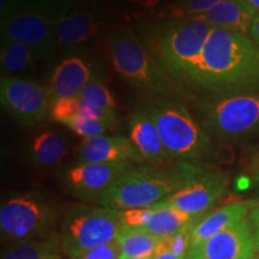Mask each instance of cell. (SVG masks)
<instances>
[{"label": "cell", "instance_id": "6da1fadb", "mask_svg": "<svg viewBox=\"0 0 259 259\" xmlns=\"http://www.w3.org/2000/svg\"><path fill=\"white\" fill-rule=\"evenodd\" d=\"M186 89L211 99L259 90V46L250 35L212 28Z\"/></svg>", "mask_w": 259, "mask_h": 259}, {"label": "cell", "instance_id": "7a4b0ae2", "mask_svg": "<svg viewBox=\"0 0 259 259\" xmlns=\"http://www.w3.org/2000/svg\"><path fill=\"white\" fill-rule=\"evenodd\" d=\"M212 27L200 18H154L134 30L158 66L185 92Z\"/></svg>", "mask_w": 259, "mask_h": 259}, {"label": "cell", "instance_id": "3957f363", "mask_svg": "<svg viewBox=\"0 0 259 259\" xmlns=\"http://www.w3.org/2000/svg\"><path fill=\"white\" fill-rule=\"evenodd\" d=\"M197 169L196 164L186 162H179L173 169H162L155 166L132 167L95 204L118 211L149 208L177 192Z\"/></svg>", "mask_w": 259, "mask_h": 259}, {"label": "cell", "instance_id": "277c9868", "mask_svg": "<svg viewBox=\"0 0 259 259\" xmlns=\"http://www.w3.org/2000/svg\"><path fill=\"white\" fill-rule=\"evenodd\" d=\"M153 118L171 158L191 164L209 163L215 155L211 136L177 99L156 97L142 107Z\"/></svg>", "mask_w": 259, "mask_h": 259}, {"label": "cell", "instance_id": "5b68a950", "mask_svg": "<svg viewBox=\"0 0 259 259\" xmlns=\"http://www.w3.org/2000/svg\"><path fill=\"white\" fill-rule=\"evenodd\" d=\"M113 69L125 82L160 97L176 99L181 90L150 56L134 29L118 28L107 41Z\"/></svg>", "mask_w": 259, "mask_h": 259}, {"label": "cell", "instance_id": "8992f818", "mask_svg": "<svg viewBox=\"0 0 259 259\" xmlns=\"http://www.w3.org/2000/svg\"><path fill=\"white\" fill-rule=\"evenodd\" d=\"M124 229L118 210L74 205L67 210L61 221L63 251L73 259L99 246L116 241Z\"/></svg>", "mask_w": 259, "mask_h": 259}, {"label": "cell", "instance_id": "52a82bcc", "mask_svg": "<svg viewBox=\"0 0 259 259\" xmlns=\"http://www.w3.org/2000/svg\"><path fill=\"white\" fill-rule=\"evenodd\" d=\"M198 111L211 137L236 141L259 134V90L205 100Z\"/></svg>", "mask_w": 259, "mask_h": 259}, {"label": "cell", "instance_id": "ba28073f", "mask_svg": "<svg viewBox=\"0 0 259 259\" xmlns=\"http://www.w3.org/2000/svg\"><path fill=\"white\" fill-rule=\"evenodd\" d=\"M58 220L54 204L37 192L14 194L0 208V233L9 245L52 234Z\"/></svg>", "mask_w": 259, "mask_h": 259}, {"label": "cell", "instance_id": "9c48e42d", "mask_svg": "<svg viewBox=\"0 0 259 259\" xmlns=\"http://www.w3.org/2000/svg\"><path fill=\"white\" fill-rule=\"evenodd\" d=\"M67 10L59 0L25 6L2 19V41H17L31 47L42 59L57 54L56 25Z\"/></svg>", "mask_w": 259, "mask_h": 259}, {"label": "cell", "instance_id": "30bf717a", "mask_svg": "<svg viewBox=\"0 0 259 259\" xmlns=\"http://www.w3.org/2000/svg\"><path fill=\"white\" fill-rule=\"evenodd\" d=\"M228 183L227 174L198 167L185 185L153 206L174 208L190 213L196 219H202L226 193Z\"/></svg>", "mask_w": 259, "mask_h": 259}, {"label": "cell", "instance_id": "8fae6325", "mask_svg": "<svg viewBox=\"0 0 259 259\" xmlns=\"http://www.w3.org/2000/svg\"><path fill=\"white\" fill-rule=\"evenodd\" d=\"M0 101L9 113L25 126H40L51 111L48 88L23 77H2Z\"/></svg>", "mask_w": 259, "mask_h": 259}, {"label": "cell", "instance_id": "7c38bea8", "mask_svg": "<svg viewBox=\"0 0 259 259\" xmlns=\"http://www.w3.org/2000/svg\"><path fill=\"white\" fill-rule=\"evenodd\" d=\"M259 239L248 216L199 244L192 245L186 259H255Z\"/></svg>", "mask_w": 259, "mask_h": 259}, {"label": "cell", "instance_id": "4fadbf2b", "mask_svg": "<svg viewBox=\"0 0 259 259\" xmlns=\"http://www.w3.org/2000/svg\"><path fill=\"white\" fill-rule=\"evenodd\" d=\"M134 164L77 162L61 173V183L70 194L95 203Z\"/></svg>", "mask_w": 259, "mask_h": 259}, {"label": "cell", "instance_id": "5bb4252c", "mask_svg": "<svg viewBox=\"0 0 259 259\" xmlns=\"http://www.w3.org/2000/svg\"><path fill=\"white\" fill-rule=\"evenodd\" d=\"M105 27V16L99 9L66 11L57 21V54L77 56L101 35Z\"/></svg>", "mask_w": 259, "mask_h": 259}, {"label": "cell", "instance_id": "9a60e30c", "mask_svg": "<svg viewBox=\"0 0 259 259\" xmlns=\"http://www.w3.org/2000/svg\"><path fill=\"white\" fill-rule=\"evenodd\" d=\"M94 78L99 77L96 74L95 64L88 58L82 56L64 58L54 67L47 87L52 103L77 97L84 87Z\"/></svg>", "mask_w": 259, "mask_h": 259}, {"label": "cell", "instance_id": "2e32d148", "mask_svg": "<svg viewBox=\"0 0 259 259\" xmlns=\"http://www.w3.org/2000/svg\"><path fill=\"white\" fill-rule=\"evenodd\" d=\"M130 141L137 149L143 162L161 166L173 160L164 148L156 125L142 107L131 113L128 119Z\"/></svg>", "mask_w": 259, "mask_h": 259}, {"label": "cell", "instance_id": "e0dca14e", "mask_svg": "<svg viewBox=\"0 0 259 259\" xmlns=\"http://www.w3.org/2000/svg\"><path fill=\"white\" fill-rule=\"evenodd\" d=\"M78 162L132 163L143 162V160L130 138L122 136H99L82 139L78 148Z\"/></svg>", "mask_w": 259, "mask_h": 259}, {"label": "cell", "instance_id": "ac0fdd59", "mask_svg": "<svg viewBox=\"0 0 259 259\" xmlns=\"http://www.w3.org/2000/svg\"><path fill=\"white\" fill-rule=\"evenodd\" d=\"M257 202L258 199H251L229 203L208 212L193 226L191 232V246L199 244L210 236L218 234L223 229L246 219Z\"/></svg>", "mask_w": 259, "mask_h": 259}, {"label": "cell", "instance_id": "d6986e66", "mask_svg": "<svg viewBox=\"0 0 259 259\" xmlns=\"http://www.w3.org/2000/svg\"><path fill=\"white\" fill-rule=\"evenodd\" d=\"M259 12L246 0H222L200 19L212 28H221L240 34L250 35L252 24Z\"/></svg>", "mask_w": 259, "mask_h": 259}, {"label": "cell", "instance_id": "ffe728a7", "mask_svg": "<svg viewBox=\"0 0 259 259\" xmlns=\"http://www.w3.org/2000/svg\"><path fill=\"white\" fill-rule=\"evenodd\" d=\"M40 56L35 50L17 41H2L0 67L3 77H21L36 69Z\"/></svg>", "mask_w": 259, "mask_h": 259}, {"label": "cell", "instance_id": "44dd1931", "mask_svg": "<svg viewBox=\"0 0 259 259\" xmlns=\"http://www.w3.org/2000/svg\"><path fill=\"white\" fill-rule=\"evenodd\" d=\"M67 142L63 135L56 131H44L31 139V161L40 168H54L63 162L67 155Z\"/></svg>", "mask_w": 259, "mask_h": 259}, {"label": "cell", "instance_id": "7402d4cb", "mask_svg": "<svg viewBox=\"0 0 259 259\" xmlns=\"http://www.w3.org/2000/svg\"><path fill=\"white\" fill-rule=\"evenodd\" d=\"M149 208H150V215L141 231L160 239L169 238L186 226L200 220L174 208H155V206H149Z\"/></svg>", "mask_w": 259, "mask_h": 259}, {"label": "cell", "instance_id": "603a6c76", "mask_svg": "<svg viewBox=\"0 0 259 259\" xmlns=\"http://www.w3.org/2000/svg\"><path fill=\"white\" fill-rule=\"evenodd\" d=\"M50 116L54 122H59V124H63L69 119L76 118V116L102 121L109 128H113L118 124V116L108 114V113L89 105L82 99H79L78 96L72 97V99L59 100V101L52 103Z\"/></svg>", "mask_w": 259, "mask_h": 259}, {"label": "cell", "instance_id": "cb8c5ba5", "mask_svg": "<svg viewBox=\"0 0 259 259\" xmlns=\"http://www.w3.org/2000/svg\"><path fill=\"white\" fill-rule=\"evenodd\" d=\"M61 251L60 234L52 233L44 238L10 246L2 259H59Z\"/></svg>", "mask_w": 259, "mask_h": 259}, {"label": "cell", "instance_id": "d4e9b609", "mask_svg": "<svg viewBox=\"0 0 259 259\" xmlns=\"http://www.w3.org/2000/svg\"><path fill=\"white\" fill-rule=\"evenodd\" d=\"M162 239L141 231L126 228L116 239L119 246V259L153 258L160 247Z\"/></svg>", "mask_w": 259, "mask_h": 259}, {"label": "cell", "instance_id": "484cf974", "mask_svg": "<svg viewBox=\"0 0 259 259\" xmlns=\"http://www.w3.org/2000/svg\"><path fill=\"white\" fill-rule=\"evenodd\" d=\"M125 18L136 21L162 18L168 8V0H114Z\"/></svg>", "mask_w": 259, "mask_h": 259}, {"label": "cell", "instance_id": "4316f807", "mask_svg": "<svg viewBox=\"0 0 259 259\" xmlns=\"http://www.w3.org/2000/svg\"><path fill=\"white\" fill-rule=\"evenodd\" d=\"M78 97L89 105L108 113V114L118 116L115 97L100 78L90 80L80 92Z\"/></svg>", "mask_w": 259, "mask_h": 259}, {"label": "cell", "instance_id": "83f0119b", "mask_svg": "<svg viewBox=\"0 0 259 259\" xmlns=\"http://www.w3.org/2000/svg\"><path fill=\"white\" fill-rule=\"evenodd\" d=\"M222 0H173L162 18H198Z\"/></svg>", "mask_w": 259, "mask_h": 259}, {"label": "cell", "instance_id": "f1b7e54d", "mask_svg": "<svg viewBox=\"0 0 259 259\" xmlns=\"http://www.w3.org/2000/svg\"><path fill=\"white\" fill-rule=\"evenodd\" d=\"M63 125L69 127L73 134L79 136L82 139L105 136L107 130L109 128L105 122L94 120V119L82 118V116H76V118L69 119V120L63 122Z\"/></svg>", "mask_w": 259, "mask_h": 259}, {"label": "cell", "instance_id": "f546056e", "mask_svg": "<svg viewBox=\"0 0 259 259\" xmlns=\"http://www.w3.org/2000/svg\"><path fill=\"white\" fill-rule=\"evenodd\" d=\"M197 222L186 226L185 228H183L174 235L169 236V238L162 239L161 245L160 247H158L157 252L167 251L186 259V254L191 247V232H192L193 226L196 225Z\"/></svg>", "mask_w": 259, "mask_h": 259}, {"label": "cell", "instance_id": "4dcf8cb0", "mask_svg": "<svg viewBox=\"0 0 259 259\" xmlns=\"http://www.w3.org/2000/svg\"><path fill=\"white\" fill-rule=\"evenodd\" d=\"M73 259H119L118 242L114 241L111 244L99 246V247L77 255Z\"/></svg>", "mask_w": 259, "mask_h": 259}, {"label": "cell", "instance_id": "1f68e13d", "mask_svg": "<svg viewBox=\"0 0 259 259\" xmlns=\"http://www.w3.org/2000/svg\"><path fill=\"white\" fill-rule=\"evenodd\" d=\"M67 11L70 10H97L103 0H59Z\"/></svg>", "mask_w": 259, "mask_h": 259}, {"label": "cell", "instance_id": "d6a6232c", "mask_svg": "<svg viewBox=\"0 0 259 259\" xmlns=\"http://www.w3.org/2000/svg\"><path fill=\"white\" fill-rule=\"evenodd\" d=\"M18 9L17 0H0V17L5 19Z\"/></svg>", "mask_w": 259, "mask_h": 259}, {"label": "cell", "instance_id": "836d02e7", "mask_svg": "<svg viewBox=\"0 0 259 259\" xmlns=\"http://www.w3.org/2000/svg\"><path fill=\"white\" fill-rule=\"evenodd\" d=\"M248 220H250L252 227H253L255 234H257L259 239V199L255 205L252 208V210L248 213Z\"/></svg>", "mask_w": 259, "mask_h": 259}, {"label": "cell", "instance_id": "e575fe53", "mask_svg": "<svg viewBox=\"0 0 259 259\" xmlns=\"http://www.w3.org/2000/svg\"><path fill=\"white\" fill-rule=\"evenodd\" d=\"M252 181H253L255 189L259 191V155L255 157L253 166H252Z\"/></svg>", "mask_w": 259, "mask_h": 259}, {"label": "cell", "instance_id": "d590c367", "mask_svg": "<svg viewBox=\"0 0 259 259\" xmlns=\"http://www.w3.org/2000/svg\"><path fill=\"white\" fill-rule=\"evenodd\" d=\"M250 36L252 40H253L259 46V14L257 15V17L254 18L253 24H252L251 30H250Z\"/></svg>", "mask_w": 259, "mask_h": 259}, {"label": "cell", "instance_id": "8d00e7d4", "mask_svg": "<svg viewBox=\"0 0 259 259\" xmlns=\"http://www.w3.org/2000/svg\"><path fill=\"white\" fill-rule=\"evenodd\" d=\"M151 259H185V258L179 257V255H176V254L170 253V252L161 251V252H157V253L155 254Z\"/></svg>", "mask_w": 259, "mask_h": 259}, {"label": "cell", "instance_id": "74e56055", "mask_svg": "<svg viewBox=\"0 0 259 259\" xmlns=\"http://www.w3.org/2000/svg\"><path fill=\"white\" fill-rule=\"evenodd\" d=\"M46 2H50V0H17V4H18V9H21V8H25V6L42 4V3H46Z\"/></svg>", "mask_w": 259, "mask_h": 259}, {"label": "cell", "instance_id": "f35d334b", "mask_svg": "<svg viewBox=\"0 0 259 259\" xmlns=\"http://www.w3.org/2000/svg\"><path fill=\"white\" fill-rule=\"evenodd\" d=\"M246 2H247L252 8H254L259 12V0H246Z\"/></svg>", "mask_w": 259, "mask_h": 259}, {"label": "cell", "instance_id": "ab89813d", "mask_svg": "<svg viewBox=\"0 0 259 259\" xmlns=\"http://www.w3.org/2000/svg\"><path fill=\"white\" fill-rule=\"evenodd\" d=\"M255 259H259V251H258V253H257V255H255Z\"/></svg>", "mask_w": 259, "mask_h": 259}, {"label": "cell", "instance_id": "60d3db41", "mask_svg": "<svg viewBox=\"0 0 259 259\" xmlns=\"http://www.w3.org/2000/svg\"><path fill=\"white\" fill-rule=\"evenodd\" d=\"M147 259H151V258H147Z\"/></svg>", "mask_w": 259, "mask_h": 259}, {"label": "cell", "instance_id": "b9f144b4", "mask_svg": "<svg viewBox=\"0 0 259 259\" xmlns=\"http://www.w3.org/2000/svg\"><path fill=\"white\" fill-rule=\"evenodd\" d=\"M59 259H61V258H59Z\"/></svg>", "mask_w": 259, "mask_h": 259}]
</instances>
